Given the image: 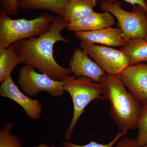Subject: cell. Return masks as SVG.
<instances>
[{
	"label": "cell",
	"mask_w": 147,
	"mask_h": 147,
	"mask_svg": "<svg viewBox=\"0 0 147 147\" xmlns=\"http://www.w3.org/2000/svg\"><path fill=\"white\" fill-rule=\"evenodd\" d=\"M55 17L44 13L31 20L13 19L2 8L0 12V47L7 48L21 40L40 36L49 30Z\"/></svg>",
	"instance_id": "cell-3"
},
{
	"label": "cell",
	"mask_w": 147,
	"mask_h": 147,
	"mask_svg": "<svg viewBox=\"0 0 147 147\" xmlns=\"http://www.w3.org/2000/svg\"><path fill=\"white\" fill-rule=\"evenodd\" d=\"M115 23L114 16L109 12L103 11L98 13L94 11L88 16L70 22L67 29L75 32L94 31L111 27Z\"/></svg>",
	"instance_id": "cell-12"
},
{
	"label": "cell",
	"mask_w": 147,
	"mask_h": 147,
	"mask_svg": "<svg viewBox=\"0 0 147 147\" xmlns=\"http://www.w3.org/2000/svg\"><path fill=\"white\" fill-rule=\"evenodd\" d=\"M145 4H146V6L147 7V10L146 11V16L147 17V0H144Z\"/></svg>",
	"instance_id": "cell-24"
},
{
	"label": "cell",
	"mask_w": 147,
	"mask_h": 147,
	"mask_svg": "<svg viewBox=\"0 0 147 147\" xmlns=\"http://www.w3.org/2000/svg\"><path fill=\"white\" fill-rule=\"evenodd\" d=\"M34 147H59L56 146H49V145H48L46 144H45V143H42V144H40L37 145V146H35Z\"/></svg>",
	"instance_id": "cell-23"
},
{
	"label": "cell",
	"mask_w": 147,
	"mask_h": 147,
	"mask_svg": "<svg viewBox=\"0 0 147 147\" xmlns=\"http://www.w3.org/2000/svg\"><path fill=\"white\" fill-rule=\"evenodd\" d=\"M2 8L9 15H15L18 11L17 0H2Z\"/></svg>",
	"instance_id": "cell-20"
},
{
	"label": "cell",
	"mask_w": 147,
	"mask_h": 147,
	"mask_svg": "<svg viewBox=\"0 0 147 147\" xmlns=\"http://www.w3.org/2000/svg\"><path fill=\"white\" fill-rule=\"evenodd\" d=\"M19 64V55L13 44L7 48L0 47V82L11 76L13 69Z\"/></svg>",
	"instance_id": "cell-15"
},
{
	"label": "cell",
	"mask_w": 147,
	"mask_h": 147,
	"mask_svg": "<svg viewBox=\"0 0 147 147\" xmlns=\"http://www.w3.org/2000/svg\"><path fill=\"white\" fill-rule=\"evenodd\" d=\"M99 7L103 11L109 12L115 17L119 28L127 39L142 38L147 40V17L142 6H137L134 11H127L116 1L105 0L100 2Z\"/></svg>",
	"instance_id": "cell-5"
},
{
	"label": "cell",
	"mask_w": 147,
	"mask_h": 147,
	"mask_svg": "<svg viewBox=\"0 0 147 147\" xmlns=\"http://www.w3.org/2000/svg\"><path fill=\"white\" fill-rule=\"evenodd\" d=\"M65 82L55 81L47 74L36 72L34 67L27 65L18 71V86L28 96H34L41 92H46L54 97L61 96L65 92Z\"/></svg>",
	"instance_id": "cell-6"
},
{
	"label": "cell",
	"mask_w": 147,
	"mask_h": 147,
	"mask_svg": "<svg viewBox=\"0 0 147 147\" xmlns=\"http://www.w3.org/2000/svg\"><path fill=\"white\" fill-rule=\"evenodd\" d=\"M13 123L8 122L0 130V147H24L17 136L11 134Z\"/></svg>",
	"instance_id": "cell-17"
},
{
	"label": "cell",
	"mask_w": 147,
	"mask_h": 147,
	"mask_svg": "<svg viewBox=\"0 0 147 147\" xmlns=\"http://www.w3.org/2000/svg\"><path fill=\"white\" fill-rule=\"evenodd\" d=\"M75 36L81 42L108 46L123 47L128 40L119 28L111 27L94 31L76 32Z\"/></svg>",
	"instance_id": "cell-11"
},
{
	"label": "cell",
	"mask_w": 147,
	"mask_h": 147,
	"mask_svg": "<svg viewBox=\"0 0 147 147\" xmlns=\"http://www.w3.org/2000/svg\"><path fill=\"white\" fill-rule=\"evenodd\" d=\"M100 84L104 96L111 104V117L121 131L138 128L142 105L127 90L118 76L106 74Z\"/></svg>",
	"instance_id": "cell-2"
},
{
	"label": "cell",
	"mask_w": 147,
	"mask_h": 147,
	"mask_svg": "<svg viewBox=\"0 0 147 147\" xmlns=\"http://www.w3.org/2000/svg\"><path fill=\"white\" fill-rule=\"evenodd\" d=\"M136 140L140 146L147 147V105H142Z\"/></svg>",
	"instance_id": "cell-18"
},
{
	"label": "cell",
	"mask_w": 147,
	"mask_h": 147,
	"mask_svg": "<svg viewBox=\"0 0 147 147\" xmlns=\"http://www.w3.org/2000/svg\"><path fill=\"white\" fill-rule=\"evenodd\" d=\"M97 3L96 0H70L65 18L69 23L88 16L94 11Z\"/></svg>",
	"instance_id": "cell-14"
},
{
	"label": "cell",
	"mask_w": 147,
	"mask_h": 147,
	"mask_svg": "<svg viewBox=\"0 0 147 147\" xmlns=\"http://www.w3.org/2000/svg\"><path fill=\"white\" fill-rule=\"evenodd\" d=\"M69 24L64 17L56 16L46 32L37 37L21 40L13 43L18 51L20 64L32 67L55 81L65 82L69 79L72 74L71 70L59 64L53 56L55 43L59 41L70 43L61 34Z\"/></svg>",
	"instance_id": "cell-1"
},
{
	"label": "cell",
	"mask_w": 147,
	"mask_h": 147,
	"mask_svg": "<svg viewBox=\"0 0 147 147\" xmlns=\"http://www.w3.org/2000/svg\"><path fill=\"white\" fill-rule=\"evenodd\" d=\"M118 77L138 101L147 105V63L129 66Z\"/></svg>",
	"instance_id": "cell-8"
},
{
	"label": "cell",
	"mask_w": 147,
	"mask_h": 147,
	"mask_svg": "<svg viewBox=\"0 0 147 147\" xmlns=\"http://www.w3.org/2000/svg\"><path fill=\"white\" fill-rule=\"evenodd\" d=\"M115 147H143L137 143L136 139L125 137L119 140Z\"/></svg>",
	"instance_id": "cell-21"
},
{
	"label": "cell",
	"mask_w": 147,
	"mask_h": 147,
	"mask_svg": "<svg viewBox=\"0 0 147 147\" xmlns=\"http://www.w3.org/2000/svg\"><path fill=\"white\" fill-rule=\"evenodd\" d=\"M127 131H123L119 132L116 135L114 139L107 144H102L96 142L92 141L91 142L85 145L81 146L74 144L71 142L68 141H64L62 142V144L63 147H113V146L126 134Z\"/></svg>",
	"instance_id": "cell-19"
},
{
	"label": "cell",
	"mask_w": 147,
	"mask_h": 147,
	"mask_svg": "<svg viewBox=\"0 0 147 147\" xmlns=\"http://www.w3.org/2000/svg\"><path fill=\"white\" fill-rule=\"evenodd\" d=\"M106 1L110 2H113L115 1V0H106ZM123 1H125L129 3L134 6L135 5L141 6L145 9L146 11L147 10L146 6L145 4L144 0H123Z\"/></svg>",
	"instance_id": "cell-22"
},
{
	"label": "cell",
	"mask_w": 147,
	"mask_h": 147,
	"mask_svg": "<svg viewBox=\"0 0 147 147\" xmlns=\"http://www.w3.org/2000/svg\"><path fill=\"white\" fill-rule=\"evenodd\" d=\"M80 47L108 75L118 76L130 65L128 56L120 50L82 42Z\"/></svg>",
	"instance_id": "cell-7"
},
{
	"label": "cell",
	"mask_w": 147,
	"mask_h": 147,
	"mask_svg": "<svg viewBox=\"0 0 147 147\" xmlns=\"http://www.w3.org/2000/svg\"><path fill=\"white\" fill-rule=\"evenodd\" d=\"M120 50L130 59V65L147 63V40L142 38L129 40Z\"/></svg>",
	"instance_id": "cell-16"
},
{
	"label": "cell",
	"mask_w": 147,
	"mask_h": 147,
	"mask_svg": "<svg viewBox=\"0 0 147 147\" xmlns=\"http://www.w3.org/2000/svg\"><path fill=\"white\" fill-rule=\"evenodd\" d=\"M64 89L70 95L73 104L71 122L64 134L65 139L69 141L76 123L87 105L95 99L105 98L102 96L104 95L101 84L87 77L71 76L65 81Z\"/></svg>",
	"instance_id": "cell-4"
},
{
	"label": "cell",
	"mask_w": 147,
	"mask_h": 147,
	"mask_svg": "<svg viewBox=\"0 0 147 147\" xmlns=\"http://www.w3.org/2000/svg\"><path fill=\"white\" fill-rule=\"evenodd\" d=\"M69 66L72 73L76 77H87L96 83L100 84L102 76L106 74L81 48L74 50Z\"/></svg>",
	"instance_id": "cell-10"
},
{
	"label": "cell",
	"mask_w": 147,
	"mask_h": 147,
	"mask_svg": "<svg viewBox=\"0 0 147 147\" xmlns=\"http://www.w3.org/2000/svg\"><path fill=\"white\" fill-rule=\"evenodd\" d=\"M70 0H17L18 8L29 10L45 9L65 17Z\"/></svg>",
	"instance_id": "cell-13"
},
{
	"label": "cell",
	"mask_w": 147,
	"mask_h": 147,
	"mask_svg": "<svg viewBox=\"0 0 147 147\" xmlns=\"http://www.w3.org/2000/svg\"><path fill=\"white\" fill-rule=\"evenodd\" d=\"M0 95L18 103L24 109L29 118L38 120L40 118L42 106L38 100L30 98L14 84L11 75L1 82Z\"/></svg>",
	"instance_id": "cell-9"
}]
</instances>
